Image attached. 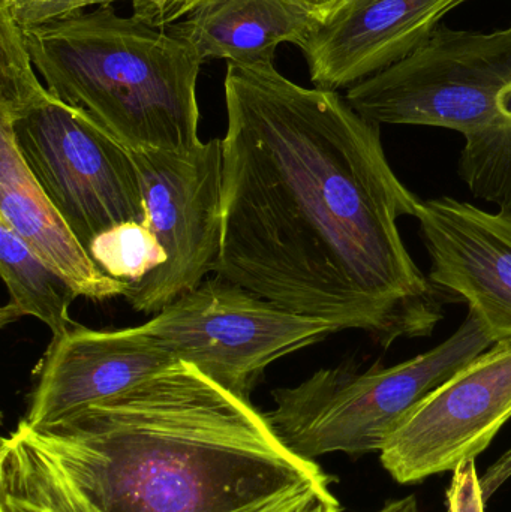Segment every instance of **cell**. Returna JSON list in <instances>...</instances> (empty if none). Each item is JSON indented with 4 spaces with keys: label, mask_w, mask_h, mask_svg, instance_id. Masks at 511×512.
<instances>
[{
    "label": "cell",
    "mask_w": 511,
    "mask_h": 512,
    "mask_svg": "<svg viewBox=\"0 0 511 512\" xmlns=\"http://www.w3.org/2000/svg\"><path fill=\"white\" fill-rule=\"evenodd\" d=\"M225 107L216 276L384 349L431 337L443 301L398 227L422 198L390 167L380 125L273 63H228Z\"/></svg>",
    "instance_id": "cell-1"
},
{
    "label": "cell",
    "mask_w": 511,
    "mask_h": 512,
    "mask_svg": "<svg viewBox=\"0 0 511 512\" xmlns=\"http://www.w3.org/2000/svg\"><path fill=\"white\" fill-rule=\"evenodd\" d=\"M0 512H344L315 460L192 364L0 445Z\"/></svg>",
    "instance_id": "cell-2"
},
{
    "label": "cell",
    "mask_w": 511,
    "mask_h": 512,
    "mask_svg": "<svg viewBox=\"0 0 511 512\" xmlns=\"http://www.w3.org/2000/svg\"><path fill=\"white\" fill-rule=\"evenodd\" d=\"M23 32L45 87L129 152H173L201 143L197 80L203 60L168 27L99 5Z\"/></svg>",
    "instance_id": "cell-3"
},
{
    "label": "cell",
    "mask_w": 511,
    "mask_h": 512,
    "mask_svg": "<svg viewBox=\"0 0 511 512\" xmlns=\"http://www.w3.org/2000/svg\"><path fill=\"white\" fill-rule=\"evenodd\" d=\"M494 345L476 313L440 345L404 363L354 364L321 369L294 387L273 391L264 414L275 435L296 456L381 453L402 421L432 391Z\"/></svg>",
    "instance_id": "cell-4"
},
{
    "label": "cell",
    "mask_w": 511,
    "mask_h": 512,
    "mask_svg": "<svg viewBox=\"0 0 511 512\" xmlns=\"http://www.w3.org/2000/svg\"><path fill=\"white\" fill-rule=\"evenodd\" d=\"M0 125L9 129L33 179L87 254L101 234L146 224L132 153L42 83L0 105Z\"/></svg>",
    "instance_id": "cell-5"
},
{
    "label": "cell",
    "mask_w": 511,
    "mask_h": 512,
    "mask_svg": "<svg viewBox=\"0 0 511 512\" xmlns=\"http://www.w3.org/2000/svg\"><path fill=\"white\" fill-rule=\"evenodd\" d=\"M378 125L453 129L462 135L511 120V24L494 32L441 24L425 45L347 92Z\"/></svg>",
    "instance_id": "cell-6"
},
{
    "label": "cell",
    "mask_w": 511,
    "mask_h": 512,
    "mask_svg": "<svg viewBox=\"0 0 511 512\" xmlns=\"http://www.w3.org/2000/svg\"><path fill=\"white\" fill-rule=\"evenodd\" d=\"M144 327L177 360L249 402L270 364L338 333L221 276L180 295Z\"/></svg>",
    "instance_id": "cell-7"
},
{
    "label": "cell",
    "mask_w": 511,
    "mask_h": 512,
    "mask_svg": "<svg viewBox=\"0 0 511 512\" xmlns=\"http://www.w3.org/2000/svg\"><path fill=\"white\" fill-rule=\"evenodd\" d=\"M146 203V225L165 262L125 298L135 312L159 313L215 271L222 242V140L189 150L131 152Z\"/></svg>",
    "instance_id": "cell-8"
},
{
    "label": "cell",
    "mask_w": 511,
    "mask_h": 512,
    "mask_svg": "<svg viewBox=\"0 0 511 512\" xmlns=\"http://www.w3.org/2000/svg\"><path fill=\"white\" fill-rule=\"evenodd\" d=\"M511 418V340L494 343L432 391L380 453L399 484L455 471L476 460Z\"/></svg>",
    "instance_id": "cell-9"
},
{
    "label": "cell",
    "mask_w": 511,
    "mask_h": 512,
    "mask_svg": "<svg viewBox=\"0 0 511 512\" xmlns=\"http://www.w3.org/2000/svg\"><path fill=\"white\" fill-rule=\"evenodd\" d=\"M416 218L435 288L464 298L494 343L511 340V213L441 197L420 201Z\"/></svg>",
    "instance_id": "cell-10"
},
{
    "label": "cell",
    "mask_w": 511,
    "mask_h": 512,
    "mask_svg": "<svg viewBox=\"0 0 511 512\" xmlns=\"http://www.w3.org/2000/svg\"><path fill=\"white\" fill-rule=\"evenodd\" d=\"M177 363L144 324L113 331L71 328L48 346L23 420L33 426L59 420Z\"/></svg>",
    "instance_id": "cell-11"
},
{
    "label": "cell",
    "mask_w": 511,
    "mask_h": 512,
    "mask_svg": "<svg viewBox=\"0 0 511 512\" xmlns=\"http://www.w3.org/2000/svg\"><path fill=\"white\" fill-rule=\"evenodd\" d=\"M468 0H351L315 26L302 51L318 89H350L419 50Z\"/></svg>",
    "instance_id": "cell-12"
},
{
    "label": "cell",
    "mask_w": 511,
    "mask_h": 512,
    "mask_svg": "<svg viewBox=\"0 0 511 512\" xmlns=\"http://www.w3.org/2000/svg\"><path fill=\"white\" fill-rule=\"evenodd\" d=\"M0 222L30 251L93 301L125 297L128 282L114 279L95 264L65 219L45 197L24 164L11 132L0 125Z\"/></svg>",
    "instance_id": "cell-13"
},
{
    "label": "cell",
    "mask_w": 511,
    "mask_h": 512,
    "mask_svg": "<svg viewBox=\"0 0 511 512\" xmlns=\"http://www.w3.org/2000/svg\"><path fill=\"white\" fill-rule=\"evenodd\" d=\"M318 23L302 0H207L168 29L186 39L203 62L260 65L273 63L282 42L302 47Z\"/></svg>",
    "instance_id": "cell-14"
},
{
    "label": "cell",
    "mask_w": 511,
    "mask_h": 512,
    "mask_svg": "<svg viewBox=\"0 0 511 512\" xmlns=\"http://www.w3.org/2000/svg\"><path fill=\"white\" fill-rule=\"evenodd\" d=\"M0 271L9 294L8 303L0 310L2 327L23 316H33L50 328L53 339L71 330L69 307L80 295L3 222H0Z\"/></svg>",
    "instance_id": "cell-15"
},
{
    "label": "cell",
    "mask_w": 511,
    "mask_h": 512,
    "mask_svg": "<svg viewBox=\"0 0 511 512\" xmlns=\"http://www.w3.org/2000/svg\"><path fill=\"white\" fill-rule=\"evenodd\" d=\"M464 137L459 177L474 197L511 213V120Z\"/></svg>",
    "instance_id": "cell-16"
},
{
    "label": "cell",
    "mask_w": 511,
    "mask_h": 512,
    "mask_svg": "<svg viewBox=\"0 0 511 512\" xmlns=\"http://www.w3.org/2000/svg\"><path fill=\"white\" fill-rule=\"evenodd\" d=\"M90 258L108 276L134 283L161 267L164 249L146 224H125L101 234L93 242Z\"/></svg>",
    "instance_id": "cell-17"
},
{
    "label": "cell",
    "mask_w": 511,
    "mask_h": 512,
    "mask_svg": "<svg viewBox=\"0 0 511 512\" xmlns=\"http://www.w3.org/2000/svg\"><path fill=\"white\" fill-rule=\"evenodd\" d=\"M120 0H0L20 26L83 11L90 6L111 5ZM135 17L156 27H168L197 11L207 0H131Z\"/></svg>",
    "instance_id": "cell-18"
},
{
    "label": "cell",
    "mask_w": 511,
    "mask_h": 512,
    "mask_svg": "<svg viewBox=\"0 0 511 512\" xmlns=\"http://www.w3.org/2000/svg\"><path fill=\"white\" fill-rule=\"evenodd\" d=\"M447 502L450 512H485L486 499L477 477L476 460H465L456 466Z\"/></svg>",
    "instance_id": "cell-19"
},
{
    "label": "cell",
    "mask_w": 511,
    "mask_h": 512,
    "mask_svg": "<svg viewBox=\"0 0 511 512\" xmlns=\"http://www.w3.org/2000/svg\"><path fill=\"white\" fill-rule=\"evenodd\" d=\"M511 475V451L500 460V462L495 463L491 469H489L488 474L480 480V484H482L483 495H485L486 501L494 495L495 490H498V487L504 483Z\"/></svg>",
    "instance_id": "cell-20"
},
{
    "label": "cell",
    "mask_w": 511,
    "mask_h": 512,
    "mask_svg": "<svg viewBox=\"0 0 511 512\" xmlns=\"http://www.w3.org/2000/svg\"><path fill=\"white\" fill-rule=\"evenodd\" d=\"M320 21L326 20L351 0H302Z\"/></svg>",
    "instance_id": "cell-21"
},
{
    "label": "cell",
    "mask_w": 511,
    "mask_h": 512,
    "mask_svg": "<svg viewBox=\"0 0 511 512\" xmlns=\"http://www.w3.org/2000/svg\"><path fill=\"white\" fill-rule=\"evenodd\" d=\"M377 512H420L416 496L410 495L405 498L387 501L384 507Z\"/></svg>",
    "instance_id": "cell-22"
}]
</instances>
